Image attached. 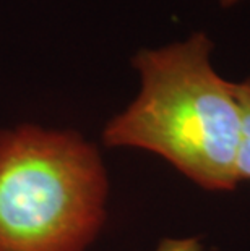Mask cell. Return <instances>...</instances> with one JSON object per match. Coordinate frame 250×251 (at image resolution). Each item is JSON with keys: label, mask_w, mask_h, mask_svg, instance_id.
Returning <instances> with one entry per match:
<instances>
[{"label": "cell", "mask_w": 250, "mask_h": 251, "mask_svg": "<svg viewBox=\"0 0 250 251\" xmlns=\"http://www.w3.org/2000/svg\"><path fill=\"white\" fill-rule=\"evenodd\" d=\"M211 52L205 33L138 52L132 63L140 93L106 125V146L151 151L205 190L236 188L241 109L234 83L216 73Z\"/></svg>", "instance_id": "1"}, {"label": "cell", "mask_w": 250, "mask_h": 251, "mask_svg": "<svg viewBox=\"0 0 250 251\" xmlns=\"http://www.w3.org/2000/svg\"><path fill=\"white\" fill-rule=\"evenodd\" d=\"M108 175L78 133H0V251H84L106 217Z\"/></svg>", "instance_id": "2"}, {"label": "cell", "mask_w": 250, "mask_h": 251, "mask_svg": "<svg viewBox=\"0 0 250 251\" xmlns=\"http://www.w3.org/2000/svg\"><path fill=\"white\" fill-rule=\"evenodd\" d=\"M234 91L241 109L242 135L237 154L239 180H250V78L241 83H234Z\"/></svg>", "instance_id": "3"}, {"label": "cell", "mask_w": 250, "mask_h": 251, "mask_svg": "<svg viewBox=\"0 0 250 251\" xmlns=\"http://www.w3.org/2000/svg\"><path fill=\"white\" fill-rule=\"evenodd\" d=\"M218 2H220V5H222V7H231V5L239 3L241 0H218Z\"/></svg>", "instance_id": "4"}]
</instances>
